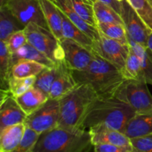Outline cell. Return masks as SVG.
I'll list each match as a JSON object with an SVG mask.
<instances>
[{
	"mask_svg": "<svg viewBox=\"0 0 152 152\" xmlns=\"http://www.w3.org/2000/svg\"><path fill=\"white\" fill-rule=\"evenodd\" d=\"M136 112L129 105L114 96H98L88 108L81 125V129L97 125H104L123 132L128 122Z\"/></svg>",
	"mask_w": 152,
	"mask_h": 152,
	"instance_id": "1",
	"label": "cell"
},
{
	"mask_svg": "<svg viewBox=\"0 0 152 152\" xmlns=\"http://www.w3.org/2000/svg\"><path fill=\"white\" fill-rule=\"evenodd\" d=\"M72 73L78 84L89 85L99 96H114L126 80L121 70L96 53L85 69Z\"/></svg>",
	"mask_w": 152,
	"mask_h": 152,
	"instance_id": "2",
	"label": "cell"
},
{
	"mask_svg": "<svg viewBox=\"0 0 152 152\" xmlns=\"http://www.w3.org/2000/svg\"><path fill=\"white\" fill-rule=\"evenodd\" d=\"M92 146L88 131L56 126L39 135L32 152H90Z\"/></svg>",
	"mask_w": 152,
	"mask_h": 152,
	"instance_id": "3",
	"label": "cell"
},
{
	"mask_svg": "<svg viewBox=\"0 0 152 152\" xmlns=\"http://www.w3.org/2000/svg\"><path fill=\"white\" fill-rule=\"evenodd\" d=\"M97 96V94L89 85H77L72 91L59 99L58 127L71 131L81 129L83 117Z\"/></svg>",
	"mask_w": 152,
	"mask_h": 152,
	"instance_id": "4",
	"label": "cell"
},
{
	"mask_svg": "<svg viewBox=\"0 0 152 152\" xmlns=\"http://www.w3.org/2000/svg\"><path fill=\"white\" fill-rule=\"evenodd\" d=\"M114 96L130 105L136 113L152 110V95L144 79L125 80Z\"/></svg>",
	"mask_w": 152,
	"mask_h": 152,
	"instance_id": "5",
	"label": "cell"
},
{
	"mask_svg": "<svg viewBox=\"0 0 152 152\" xmlns=\"http://www.w3.org/2000/svg\"><path fill=\"white\" fill-rule=\"evenodd\" d=\"M28 43L44 53L53 62L64 59L63 50L59 40L50 31L34 23H30L25 28Z\"/></svg>",
	"mask_w": 152,
	"mask_h": 152,
	"instance_id": "6",
	"label": "cell"
},
{
	"mask_svg": "<svg viewBox=\"0 0 152 152\" xmlns=\"http://www.w3.org/2000/svg\"><path fill=\"white\" fill-rule=\"evenodd\" d=\"M59 119V100L48 98L42 106L28 115L25 121L27 128L39 134L56 127Z\"/></svg>",
	"mask_w": 152,
	"mask_h": 152,
	"instance_id": "7",
	"label": "cell"
},
{
	"mask_svg": "<svg viewBox=\"0 0 152 152\" xmlns=\"http://www.w3.org/2000/svg\"><path fill=\"white\" fill-rule=\"evenodd\" d=\"M120 15L128 37L142 45L148 47V39L152 30L145 24L127 0L121 1Z\"/></svg>",
	"mask_w": 152,
	"mask_h": 152,
	"instance_id": "8",
	"label": "cell"
},
{
	"mask_svg": "<svg viewBox=\"0 0 152 152\" xmlns=\"http://www.w3.org/2000/svg\"><path fill=\"white\" fill-rule=\"evenodd\" d=\"M99 39L97 41L94 42V53L112 63L122 71L130 52V47L129 45H124L105 37L99 31Z\"/></svg>",
	"mask_w": 152,
	"mask_h": 152,
	"instance_id": "9",
	"label": "cell"
},
{
	"mask_svg": "<svg viewBox=\"0 0 152 152\" xmlns=\"http://www.w3.org/2000/svg\"><path fill=\"white\" fill-rule=\"evenodd\" d=\"M6 6L25 27L34 23L49 30L39 0H8Z\"/></svg>",
	"mask_w": 152,
	"mask_h": 152,
	"instance_id": "10",
	"label": "cell"
},
{
	"mask_svg": "<svg viewBox=\"0 0 152 152\" xmlns=\"http://www.w3.org/2000/svg\"><path fill=\"white\" fill-rule=\"evenodd\" d=\"M59 42L63 50L64 62L72 71L85 69L94 58V53L70 39L63 38Z\"/></svg>",
	"mask_w": 152,
	"mask_h": 152,
	"instance_id": "11",
	"label": "cell"
},
{
	"mask_svg": "<svg viewBox=\"0 0 152 152\" xmlns=\"http://www.w3.org/2000/svg\"><path fill=\"white\" fill-rule=\"evenodd\" d=\"M27 115L9 89H1L0 131L8 126L25 123Z\"/></svg>",
	"mask_w": 152,
	"mask_h": 152,
	"instance_id": "12",
	"label": "cell"
},
{
	"mask_svg": "<svg viewBox=\"0 0 152 152\" xmlns=\"http://www.w3.org/2000/svg\"><path fill=\"white\" fill-rule=\"evenodd\" d=\"M88 132L93 145L96 144H111L120 146H132L131 139L124 133L104 125L92 126L88 129Z\"/></svg>",
	"mask_w": 152,
	"mask_h": 152,
	"instance_id": "13",
	"label": "cell"
},
{
	"mask_svg": "<svg viewBox=\"0 0 152 152\" xmlns=\"http://www.w3.org/2000/svg\"><path fill=\"white\" fill-rule=\"evenodd\" d=\"M58 65L57 77L49 93L48 96L50 99H59L78 85L73 76L72 70L67 66L64 60L58 62Z\"/></svg>",
	"mask_w": 152,
	"mask_h": 152,
	"instance_id": "14",
	"label": "cell"
},
{
	"mask_svg": "<svg viewBox=\"0 0 152 152\" xmlns=\"http://www.w3.org/2000/svg\"><path fill=\"white\" fill-rule=\"evenodd\" d=\"M123 133L130 139L152 134V110L136 113L128 122Z\"/></svg>",
	"mask_w": 152,
	"mask_h": 152,
	"instance_id": "15",
	"label": "cell"
},
{
	"mask_svg": "<svg viewBox=\"0 0 152 152\" xmlns=\"http://www.w3.org/2000/svg\"><path fill=\"white\" fill-rule=\"evenodd\" d=\"M45 19L50 32L59 40L63 39L60 9L51 0H39Z\"/></svg>",
	"mask_w": 152,
	"mask_h": 152,
	"instance_id": "16",
	"label": "cell"
},
{
	"mask_svg": "<svg viewBox=\"0 0 152 152\" xmlns=\"http://www.w3.org/2000/svg\"><path fill=\"white\" fill-rule=\"evenodd\" d=\"M54 3L76 26L86 33L94 42L97 41L99 37L97 28L89 25L84 19H82L73 8L69 0H55Z\"/></svg>",
	"mask_w": 152,
	"mask_h": 152,
	"instance_id": "17",
	"label": "cell"
},
{
	"mask_svg": "<svg viewBox=\"0 0 152 152\" xmlns=\"http://www.w3.org/2000/svg\"><path fill=\"white\" fill-rule=\"evenodd\" d=\"M25 123L8 126L0 131V152H11L14 150L25 135Z\"/></svg>",
	"mask_w": 152,
	"mask_h": 152,
	"instance_id": "18",
	"label": "cell"
},
{
	"mask_svg": "<svg viewBox=\"0 0 152 152\" xmlns=\"http://www.w3.org/2000/svg\"><path fill=\"white\" fill-rule=\"evenodd\" d=\"M60 12L62 19L63 38L70 39L83 45L88 50L94 53V42L93 40L86 33L83 32L81 29L76 26L61 10Z\"/></svg>",
	"mask_w": 152,
	"mask_h": 152,
	"instance_id": "19",
	"label": "cell"
},
{
	"mask_svg": "<svg viewBox=\"0 0 152 152\" xmlns=\"http://www.w3.org/2000/svg\"><path fill=\"white\" fill-rule=\"evenodd\" d=\"M48 96L36 87H32L25 93L16 98V101L27 115L35 111L48 99Z\"/></svg>",
	"mask_w": 152,
	"mask_h": 152,
	"instance_id": "20",
	"label": "cell"
},
{
	"mask_svg": "<svg viewBox=\"0 0 152 152\" xmlns=\"http://www.w3.org/2000/svg\"><path fill=\"white\" fill-rule=\"evenodd\" d=\"M21 60L34 61L47 67H51L56 64L51 59H49L46 55L37 50L36 48L28 42L19 48L17 51L11 53L12 68L15 64Z\"/></svg>",
	"mask_w": 152,
	"mask_h": 152,
	"instance_id": "21",
	"label": "cell"
},
{
	"mask_svg": "<svg viewBox=\"0 0 152 152\" xmlns=\"http://www.w3.org/2000/svg\"><path fill=\"white\" fill-rule=\"evenodd\" d=\"M25 28L7 6L0 7V41L6 42L12 34Z\"/></svg>",
	"mask_w": 152,
	"mask_h": 152,
	"instance_id": "22",
	"label": "cell"
},
{
	"mask_svg": "<svg viewBox=\"0 0 152 152\" xmlns=\"http://www.w3.org/2000/svg\"><path fill=\"white\" fill-rule=\"evenodd\" d=\"M11 72V53L7 49L5 42L0 41V88L2 90L9 88Z\"/></svg>",
	"mask_w": 152,
	"mask_h": 152,
	"instance_id": "23",
	"label": "cell"
},
{
	"mask_svg": "<svg viewBox=\"0 0 152 152\" xmlns=\"http://www.w3.org/2000/svg\"><path fill=\"white\" fill-rule=\"evenodd\" d=\"M94 10L96 24L114 23L123 25L120 13L109 5H107L101 1H95L94 3Z\"/></svg>",
	"mask_w": 152,
	"mask_h": 152,
	"instance_id": "24",
	"label": "cell"
},
{
	"mask_svg": "<svg viewBox=\"0 0 152 152\" xmlns=\"http://www.w3.org/2000/svg\"><path fill=\"white\" fill-rule=\"evenodd\" d=\"M47 66L31 60H21L12 68V77L16 78H27L37 77Z\"/></svg>",
	"mask_w": 152,
	"mask_h": 152,
	"instance_id": "25",
	"label": "cell"
},
{
	"mask_svg": "<svg viewBox=\"0 0 152 152\" xmlns=\"http://www.w3.org/2000/svg\"><path fill=\"white\" fill-rule=\"evenodd\" d=\"M58 68V62H56V64L51 67H46L36 77L34 87L39 89L46 95L49 96L50 88L57 77Z\"/></svg>",
	"mask_w": 152,
	"mask_h": 152,
	"instance_id": "26",
	"label": "cell"
},
{
	"mask_svg": "<svg viewBox=\"0 0 152 152\" xmlns=\"http://www.w3.org/2000/svg\"><path fill=\"white\" fill-rule=\"evenodd\" d=\"M98 31L105 37L116 40L124 45H129L127 32L124 25L114 23H97Z\"/></svg>",
	"mask_w": 152,
	"mask_h": 152,
	"instance_id": "27",
	"label": "cell"
},
{
	"mask_svg": "<svg viewBox=\"0 0 152 152\" xmlns=\"http://www.w3.org/2000/svg\"><path fill=\"white\" fill-rule=\"evenodd\" d=\"M122 73L126 80H142V79H144L140 59L131 50V48L126 65H125L124 68L122 70Z\"/></svg>",
	"mask_w": 152,
	"mask_h": 152,
	"instance_id": "28",
	"label": "cell"
},
{
	"mask_svg": "<svg viewBox=\"0 0 152 152\" xmlns=\"http://www.w3.org/2000/svg\"><path fill=\"white\" fill-rule=\"evenodd\" d=\"M73 8L84 19L87 23L92 26L96 27V21L95 18L94 4L86 0H69Z\"/></svg>",
	"mask_w": 152,
	"mask_h": 152,
	"instance_id": "29",
	"label": "cell"
},
{
	"mask_svg": "<svg viewBox=\"0 0 152 152\" xmlns=\"http://www.w3.org/2000/svg\"><path fill=\"white\" fill-rule=\"evenodd\" d=\"M36 77L16 78L11 77L9 81V90L14 97L20 96L34 86Z\"/></svg>",
	"mask_w": 152,
	"mask_h": 152,
	"instance_id": "30",
	"label": "cell"
},
{
	"mask_svg": "<svg viewBox=\"0 0 152 152\" xmlns=\"http://www.w3.org/2000/svg\"><path fill=\"white\" fill-rule=\"evenodd\" d=\"M152 30V0H127Z\"/></svg>",
	"mask_w": 152,
	"mask_h": 152,
	"instance_id": "31",
	"label": "cell"
},
{
	"mask_svg": "<svg viewBox=\"0 0 152 152\" xmlns=\"http://www.w3.org/2000/svg\"><path fill=\"white\" fill-rule=\"evenodd\" d=\"M39 135L34 131L26 127L25 135L19 145L11 152H32Z\"/></svg>",
	"mask_w": 152,
	"mask_h": 152,
	"instance_id": "32",
	"label": "cell"
},
{
	"mask_svg": "<svg viewBox=\"0 0 152 152\" xmlns=\"http://www.w3.org/2000/svg\"><path fill=\"white\" fill-rule=\"evenodd\" d=\"M142 74L147 84L152 86V50L148 47L140 56Z\"/></svg>",
	"mask_w": 152,
	"mask_h": 152,
	"instance_id": "33",
	"label": "cell"
},
{
	"mask_svg": "<svg viewBox=\"0 0 152 152\" xmlns=\"http://www.w3.org/2000/svg\"><path fill=\"white\" fill-rule=\"evenodd\" d=\"M4 42L10 53H13L17 51L19 48L28 42L25 30H22L13 34Z\"/></svg>",
	"mask_w": 152,
	"mask_h": 152,
	"instance_id": "34",
	"label": "cell"
},
{
	"mask_svg": "<svg viewBox=\"0 0 152 152\" xmlns=\"http://www.w3.org/2000/svg\"><path fill=\"white\" fill-rule=\"evenodd\" d=\"M132 146L139 152H152V134L131 139Z\"/></svg>",
	"mask_w": 152,
	"mask_h": 152,
	"instance_id": "35",
	"label": "cell"
},
{
	"mask_svg": "<svg viewBox=\"0 0 152 152\" xmlns=\"http://www.w3.org/2000/svg\"><path fill=\"white\" fill-rule=\"evenodd\" d=\"M94 152H139L133 146H120L111 144H96L94 145Z\"/></svg>",
	"mask_w": 152,
	"mask_h": 152,
	"instance_id": "36",
	"label": "cell"
},
{
	"mask_svg": "<svg viewBox=\"0 0 152 152\" xmlns=\"http://www.w3.org/2000/svg\"><path fill=\"white\" fill-rule=\"evenodd\" d=\"M96 1H101V2L107 4V5H109L110 7L114 8L116 11L120 13V10H121V1H118L117 0H96Z\"/></svg>",
	"mask_w": 152,
	"mask_h": 152,
	"instance_id": "37",
	"label": "cell"
},
{
	"mask_svg": "<svg viewBox=\"0 0 152 152\" xmlns=\"http://www.w3.org/2000/svg\"><path fill=\"white\" fill-rule=\"evenodd\" d=\"M148 47L150 49L152 50V33L150 35L149 39H148Z\"/></svg>",
	"mask_w": 152,
	"mask_h": 152,
	"instance_id": "38",
	"label": "cell"
},
{
	"mask_svg": "<svg viewBox=\"0 0 152 152\" xmlns=\"http://www.w3.org/2000/svg\"><path fill=\"white\" fill-rule=\"evenodd\" d=\"M7 2H8V0H0V7L7 5Z\"/></svg>",
	"mask_w": 152,
	"mask_h": 152,
	"instance_id": "39",
	"label": "cell"
},
{
	"mask_svg": "<svg viewBox=\"0 0 152 152\" xmlns=\"http://www.w3.org/2000/svg\"><path fill=\"white\" fill-rule=\"evenodd\" d=\"M86 1H88V2L91 3V4H94V1H96V0H86Z\"/></svg>",
	"mask_w": 152,
	"mask_h": 152,
	"instance_id": "40",
	"label": "cell"
},
{
	"mask_svg": "<svg viewBox=\"0 0 152 152\" xmlns=\"http://www.w3.org/2000/svg\"><path fill=\"white\" fill-rule=\"evenodd\" d=\"M117 1H123V0H117Z\"/></svg>",
	"mask_w": 152,
	"mask_h": 152,
	"instance_id": "41",
	"label": "cell"
},
{
	"mask_svg": "<svg viewBox=\"0 0 152 152\" xmlns=\"http://www.w3.org/2000/svg\"><path fill=\"white\" fill-rule=\"evenodd\" d=\"M51 1H53V2H54V1H55V0H51Z\"/></svg>",
	"mask_w": 152,
	"mask_h": 152,
	"instance_id": "42",
	"label": "cell"
}]
</instances>
